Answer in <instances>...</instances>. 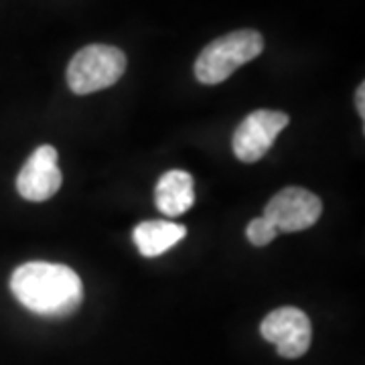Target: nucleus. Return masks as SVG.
Listing matches in <instances>:
<instances>
[{
    "instance_id": "nucleus-1",
    "label": "nucleus",
    "mask_w": 365,
    "mask_h": 365,
    "mask_svg": "<svg viewBox=\"0 0 365 365\" xmlns=\"http://www.w3.org/2000/svg\"><path fill=\"white\" fill-rule=\"evenodd\" d=\"M11 290L31 313L63 319L83 302V284L76 270L55 262H25L11 276Z\"/></svg>"
},
{
    "instance_id": "nucleus-2",
    "label": "nucleus",
    "mask_w": 365,
    "mask_h": 365,
    "mask_svg": "<svg viewBox=\"0 0 365 365\" xmlns=\"http://www.w3.org/2000/svg\"><path fill=\"white\" fill-rule=\"evenodd\" d=\"M264 51V39L258 31L242 29L211 41L197 57L195 78L205 86H217L234 73L235 69L250 63Z\"/></svg>"
},
{
    "instance_id": "nucleus-3",
    "label": "nucleus",
    "mask_w": 365,
    "mask_h": 365,
    "mask_svg": "<svg viewBox=\"0 0 365 365\" xmlns=\"http://www.w3.org/2000/svg\"><path fill=\"white\" fill-rule=\"evenodd\" d=\"M126 71V55L112 45H88L67 67V86L78 96L112 88Z\"/></svg>"
},
{
    "instance_id": "nucleus-4",
    "label": "nucleus",
    "mask_w": 365,
    "mask_h": 365,
    "mask_svg": "<svg viewBox=\"0 0 365 365\" xmlns=\"http://www.w3.org/2000/svg\"><path fill=\"white\" fill-rule=\"evenodd\" d=\"M323 213L321 199L302 189V187H287L268 201L264 209V217L272 223L278 232L297 234L302 230L313 227Z\"/></svg>"
},
{
    "instance_id": "nucleus-5",
    "label": "nucleus",
    "mask_w": 365,
    "mask_h": 365,
    "mask_svg": "<svg viewBox=\"0 0 365 365\" xmlns=\"http://www.w3.org/2000/svg\"><path fill=\"white\" fill-rule=\"evenodd\" d=\"M260 333L287 359L302 357L313 341L311 319L297 307H280L272 311L262 321Z\"/></svg>"
},
{
    "instance_id": "nucleus-6",
    "label": "nucleus",
    "mask_w": 365,
    "mask_h": 365,
    "mask_svg": "<svg viewBox=\"0 0 365 365\" xmlns=\"http://www.w3.org/2000/svg\"><path fill=\"white\" fill-rule=\"evenodd\" d=\"M290 118L276 110H256L235 128L234 153L242 163H258L270 148L278 134L284 130Z\"/></svg>"
},
{
    "instance_id": "nucleus-7",
    "label": "nucleus",
    "mask_w": 365,
    "mask_h": 365,
    "mask_svg": "<svg viewBox=\"0 0 365 365\" xmlns=\"http://www.w3.org/2000/svg\"><path fill=\"white\" fill-rule=\"evenodd\" d=\"M61 170H59V157L51 144L39 146L31 157L26 158L23 169L16 177V191L23 199L41 203L51 199L61 189Z\"/></svg>"
},
{
    "instance_id": "nucleus-8",
    "label": "nucleus",
    "mask_w": 365,
    "mask_h": 365,
    "mask_svg": "<svg viewBox=\"0 0 365 365\" xmlns=\"http://www.w3.org/2000/svg\"><path fill=\"white\" fill-rule=\"evenodd\" d=\"M155 201L160 213L169 217H179L187 213L195 203V189L193 177L187 170H169L157 182Z\"/></svg>"
},
{
    "instance_id": "nucleus-9",
    "label": "nucleus",
    "mask_w": 365,
    "mask_h": 365,
    "mask_svg": "<svg viewBox=\"0 0 365 365\" xmlns=\"http://www.w3.org/2000/svg\"><path fill=\"white\" fill-rule=\"evenodd\" d=\"M187 235V227L173 222H143L134 227V244L146 258H157L169 252Z\"/></svg>"
},
{
    "instance_id": "nucleus-10",
    "label": "nucleus",
    "mask_w": 365,
    "mask_h": 365,
    "mask_svg": "<svg viewBox=\"0 0 365 365\" xmlns=\"http://www.w3.org/2000/svg\"><path fill=\"white\" fill-rule=\"evenodd\" d=\"M246 235H248L250 244H254V246L262 248V246H268L270 242L276 240L278 230H276L272 223L268 222V220L262 215V217H256V220H252V222L248 223Z\"/></svg>"
},
{
    "instance_id": "nucleus-11",
    "label": "nucleus",
    "mask_w": 365,
    "mask_h": 365,
    "mask_svg": "<svg viewBox=\"0 0 365 365\" xmlns=\"http://www.w3.org/2000/svg\"><path fill=\"white\" fill-rule=\"evenodd\" d=\"M365 86L364 83H359V88L355 91V108H357V112H359V116L365 118Z\"/></svg>"
}]
</instances>
